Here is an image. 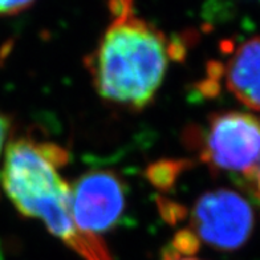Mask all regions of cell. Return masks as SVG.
<instances>
[{"instance_id": "1", "label": "cell", "mask_w": 260, "mask_h": 260, "mask_svg": "<svg viewBox=\"0 0 260 260\" xmlns=\"http://www.w3.org/2000/svg\"><path fill=\"white\" fill-rule=\"evenodd\" d=\"M114 19L88 57L93 85L106 101L140 110L153 101L175 45L133 12L132 0H110Z\"/></svg>"}, {"instance_id": "3", "label": "cell", "mask_w": 260, "mask_h": 260, "mask_svg": "<svg viewBox=\"0 0 260 260\" xmlns=\"http://www.w3.org/2000/svg\"><path fill=\"white\" fill-rule=\"evenodd\" d=\"M188 145L211 170L253 182L260 168V120L246 112H220L187 133Z\"/></svg>"}, {"instance_id": "2", "label": "cell", "mask_w": 260, "mask_h": 260, "mask_svg": "<svg viewBox=\"0 0 260 260\" xmlns=\"http://www.w3.org/2000/svg\"><path fill=\"white\" fill-rule=\"evenodd\" d=\"M68 153L53 142L17 138L6 147L2 186L21 215L40 219L52 235L84 260H113L100 236L77 227L71 187L60 174Z\"/></svg>"}, {"instance_id": "10", "label": "cell", "mask_w": 260, "mask_h": 260, "mask_svg": "<svg viewBox=\"0 0 260 260\" xmlns=\"http://www.w3.org/2000/svg\"><path fill=\"white\" fill-rule=\"evenodd\" d=\"M8 126H10V122H8L7 117L3 113H0V154H2L4 144H6V140H7Z\"/></svg>"}, {"instance_id": "6", "label": "cell", "mask_w": 260, "mask_h": 260, "mask_svg": "<svg viewBox=\"0 0 260 260\" xmlns=\"http://www.w3.org/2000/svg\"><path fill=\"white\" fill-rule=\"evenodd\" d=\"M222 61L210 64L206 90L223 86L240 104L260 110V36L224 45Z\"/></svg>"}, {"instance_id": "9", "label": "cell", "mask_w": 260, "mask_h": 260, "mask_svg": "<svg viewBox=\"0 0 260 260\" xmlns=\"http://www.w3.org/2000/svg\"><path fill=\"white\" fill-rule=\"evenodd\" d=\"M162 260H202L195 256V253H182L171 250L170 247H166L162 255Z\"/></svg>"}, {"instance_id": "11", "label": "cell", "mask_w": 260, "mask_h": 260, "mask_svg": "<svg viewBox=\"0 0 260 260\" xmlns=\"http://www.w3.org/2000/svg\"><path fill=\"white\" fill-rule=\"evenodd\" d=\"M253 183H255L256 194H257V197H259V199H260V168H259V170H257L256 177H255V179H253Z\"/></svg>"}, {"instance_id": "5", "label": "cell", "mask_w": 260, "mask_h": 260, "mask_svg": "<svg viewBox=\"0 0 260 260\" xmlns=\"http://www.w3.org/2000/svg\"><path fill=\"white\" fill-rule=\"evenodd\" d=\"M69 187L73 218L84 233L101 238L122 218L125 185L113 171H88Z\"/></svg>"}, {"instance_id": "8", "label": "cell", "mask_w": 260, "mask_h": 260, "mask_svg": "<svg viewBox=\"0 0 260 260\" xmlns=\"http://www.w3.org/2000/svg\"><path fill=\"white\" fill-rule=\"evenodd\" d=\"M36 0H0V16H12L28 10Z\"/></svg>"}, {"instance_id": "4", "label": "cell", "mask_w": 260, "mask_h": 260, "mask_svg": "<svg viewBox=\"0 0 260 260\" xmlns=\"http://www.w3.org/2000/svg\"><path fill=\"white\" fill-rule=\"evenodd\" d=\"M190 231L207 246L222 251L238 250L253 229V211L246 198L229 188L201 195L190 216Z\"/></svg>"}, {"instance_id": "7", "label": "cell", "mask_w": 260, "mask_h": 260, "mask_svg": "<svg viewBox=\"0 0 260 260\" xmlns=\"http://www.w3.org/2000/svg\"><path fill=\"white\" fill-rule=\"evenodd\" d=\"M182 164L177 162H165L157 164L149 170V177L153 183L159 187H169L175 181V174L181 171Z\"/></svg>"}, {"instance_id": "12", "label": "cell", "mask_w": 260, "mask_h": 260, "mask_svg": "<svg viewBox=\"0 0 260 260\" xmlns=\"http://www.w3.org/2000/svg\"><path fill=\"white\" fill-rule=\"evenodd\" d=\"M259 2H260V0H259Z\"/></svg>"}]
</instances>
